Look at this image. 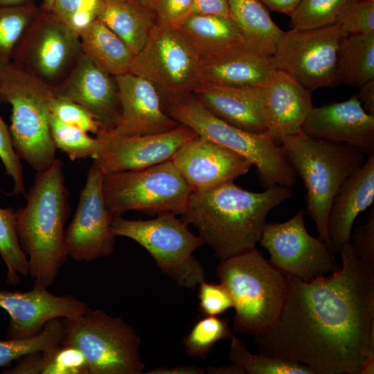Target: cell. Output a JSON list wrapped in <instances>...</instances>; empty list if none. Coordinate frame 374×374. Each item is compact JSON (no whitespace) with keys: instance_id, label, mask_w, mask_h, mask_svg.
Returning a JSON list of instances; mask_svg holds the SVG:
<instances>
[{"instance_id":"42","label":"cell","mask_w":374,"mask_h":374,"mask_svg":"<svg viewBox=\"0 0 374 374\" xmlns=\"http://www.w3.org/2000/svg\"><path fill=\"white\" fill-rule=\"evenodd\" d=\"M1 103V100H0ZM0 159L5 167L6 175L13 181L12 195H21L25 192L24 179L20 157L15 152L9 131L0 114Z\"/></svg>"},{"instance_id":"4","label":"cell","mask_w":374,"mask_h":374,"mask_svg":"<svg viewBox=\"0 0 374 374\" xmlns=\"http://www.w3.org/2000/svg\"><path fill=\"white\" fill-rule=\"evenodd\" d=\"M280 149L306 190V211L319 234L332 251L328 232L333 199L345 180L366 161L353 146L311 137L302 132L278 142Z\"/></svg>"},{"instance_id":"34","label":"cell","mask_w":374,"mask_h":374,"mask_svg":"<svg viewBox=\"0 0 374 374\" xmlns=\"http://www.w3.org/2000/svg\"><path fill=\"white\" fill-rule=\"evenodd\" d=\"M0 254L7 267V283L19 284V275L26 277L29 267L28 258L19 244L16 229V210L12 208H0Z\"/></svg>"},{"instance_id":"54","label":"cell","mask_w":374,"mask_h":374,"mask_svg":"<svg viewBox=\"0 0 374 374\" xmlns=\"http://www.w3.org/2000/svg\"><path fill=\"white\" fill-rule=\"evenodd\" d=\"M128 1H131L132 2L139 3L144 7H146L152 10L151 6H152V3L153 0H128Z\"/></svg>"},{"instance_id":"24","label":"cell","mask_w":374,"mask_h":374,"mask_svg":"<svg viewBox=\"0 0 374 374\" xmlns=\"http://www.w3.org/2000/svg\"><path fill=\"white\" fill-rule=\"evenodd\" d=\"M374 201V154L350 175L336 194L329 213L328 232L335 255L350 242L353 224L358 215Z\"/></svg>"},{"instance_id":"33","label":"cell","mask_w":374,"mask_h":374,"mask_svg":"<svg viewBox=\"0 0 374 374\" xmlns=\"http://www.w3.org/2000/svg\"><path fill=\"white\" fill-rule=\"evenodd\" d=\"M62 337L63 323L61 318H57L49 321L32 337L0 339V368L25 355L49 350L60 344Z\"/></svg>"},{"instance_id":"35","label":"cell","mask_w":374,"mask_h":374,"mask_svg":"<svg viewBox=\"0 0 374 374\" xmlns=\"http://www.w3.org/2000/svg\"><path fill=\"white\" fill-rule=\"evenodd\" d=\"M40 9L37 4L0 8V66L12 62L18 42Z\"/></svg>"},{"instance_id":"52","label":"cell","mask_w":374,"mask_h":374,"mask_svg":"<svg viewBox=\"0 0 374 374\" xmlns=\"http://www.w3.org/2000/svg\"><path fill=\"white\" fill-rule=\"evenodd\" d=\"M37 0H0V8L37 4Z\"/></svg>"},{"instance_id":"18","label":"cell","mask_w":374,"mask_h":374,"mask_svg":"<svg viewBox=\"0 0 374 374\" xmlns=\"http://www.w3.org/2000/svg\"><path fill=\"white\" fill-rule=\"evenodd\" d=\"M0 308L10 316L7 338H26L39 333L49 321L83 313L87 303L74 296H57L35 285L27 292L0 290Z\"/></svg>"},{"instance_id":"30","label":"cell","mask_w":374,"mask_h":374,"mask_svg":"<svg viewBox=\"0 0 374 374\" xmlns=\"http://www.w3.org/2000/svg\"><path fill=\"white\" fill-rule=\"evenodd\" d=\"M338 83L358 87L374 80V32L346 35L337 62Z\"/></svg>"},{"instance_id":"14","label":"cell","mask_w":374,"mask_h":374,"mask_svg":"<svg viewBox=\"0 0 374 374\" xmlns=\"http://www.w3.org/2000/svg\"><path fill=\"white\" fill-rule=\"evenodd\" d=\"M269 262L283 274L310 280L340 269L326 243L306 229L304 211L282 223H267L259 242Z\"/></svg>"},{"instance_id":"25","label":"cell","mask_w":374,"mask_h":374,"mask_svg":"<svg viewBox=\"0 0 374 374\" xmlns=\"http://www.w3.org/2000/svg\"><path fill=\"white\" fill-rule=\"evenodd\" d=\"M260 88L220 86L201 82L193 96L222 121L246 132L264 134L266 126Z\"/></svg>"},{"instance_id":"3","label":"cell","mask_w":374,"mask_h":374,"mask_svg":"<svg viewBox=\"0 0 374 374\" xmlns=\"http://www.w3.org/2000/svg\"><path fill=\"white\" fill-rule=\"evenodd\" d=\"M62 163L55 159L37 172L26 195V204L16 210V229L28 256V275L34 284L48 288L55 282L68 257L64 226L70 207Z\"/></svg>"},{"instance_id":"21","label":"cell","mask_w":374,"mask_h":374,"mask_svg":"<svg viewBox=\"0 0 374 374\" xmlns=\"http://www.w3.org/2000/svg\"><path fill=\"white\" fill-rule=\"evenodd\" d=\"M265 134L276 141L301 132L313 107L312 91L287 72L276 69L260 88Z\"/></svg>"},{"instance_id":"16","label":"cell","mask_w":374,"mask_h":374,"mask_svg":"<svg viewBox=\"0 0 374 374\" xmlns=\"http://www.w3.org/2000/svg\"><path fill=\"white\" fill-rule=\"evenodd\" d=\"M197 135L182 124L169 132L142 136H113L100 131L96 136L100 141V149L93 163L103 175L145 168L171 160Z\"/></svg>"},{"instance_id":"15","label":"cell","mask_w":374,"mask_h":374,"mask_svg":"<svg viewBox=\"0 0 374 374\" xmlns=\"http://www.w3.org/2000/svg\"><path fill=\"white\" fill-rule=\"evenodd\" d=\"M103 175L93 163L87 175L73 217L64 231L68 257L90 262L109 256L114 249L115 234L102 190Z\"/></svg>"},{"instance_id":"8","label":"cell","mask_w":374,"mask_h":374,"mask_svg":"<svg viewBox=\"0 0 374 374\" xmlns=\"http://www.w3.org/2000/svg\"><path fill=\"white\" fill-rule=\"evenodd\" d=\"M62 321L61 344L83 355L89 374L143 373L140 337L121 318L88 308L78 316L62 318Z\"/></svg>"},{"instance_id":"29","label":"cell","mask_w":374,"mask_h":374,"mask_svg":"<svg viewBox=\"0 0 374 374\" xmlns=\"http://www.w3.org/2000/svg\"><path fill=\"white\" fill-rule=\"evenodd\" d=\"M229 16L244 43L261 53L272 55L283 30L271 19L259 0H228Z\"/></svg>"},{"instance_id":"10","label":"cell","mask_w":374,"mask_h":374,"mask_svg":"<svg viewBox=\"0 0 374 374\" xmlns=\"http://www.w3.org/2000/svg\"><path fill=\"white\" fill-rule=\"evenodd\" d=\"M102 190L112 216L130 211L182 215L192 193L171 160L145 168L103 175Z\"/></svg>"},{"instance_id":"48","label":"cell","mask_w":374,"mask_h":374,"mask_svg":"<svg viewBox=\"0 0 374 374\" xmlns=\"http://www.w3.org/2000/svg\"><path fill=\"white\" fill-rule=\"evenodd\" d=\"M274 12L290 16L301 0H259Z\"/></svg>"},{"instance_id":"32","label":"cell","mask_w":374,"mask_h":374,"mask_svg":"<svg viewBox=\"0 0 374 374\" xmlns=\"http://www.w3.org/2000/svg\"><path fill=\"white\" fill-rule=\"evenodd\" d=\"M229 359L244 374H315L310 368L263 353L250 352L235 335L231 339Z\"/></svg>"},{"instance_id":"9","label":"cell","mask_w":374,"mask_h":374,"mask_svg":"<svg viewBox=\"0 0 374 374\" xmlns=\"http://www.w3.org/2000/svg\"><path fill=\"white\" fill-rule=\"evenodd\" d=\"M176 215L162 213L146 220L113 215L111 225L116 236L129 238L143 247L161 271L178 285L195 289L205 280V271L193 252L204 244Z\"/></svg>"},{"instance_id":"11","label":"cell","mask_w":374,"mask_h":374,"mask_svg":"<svg viewBox=\"0 0 374 374\" xmlns=\"http://www.w3.org/2000/svg\"><path fill=\"white\" fill-rule=\"evenodd\" d=\"M200 67V57L180 32L157 21L130 73L153 84L164 109L193 95L202 82Z\"/></svg>"},{"instance_id":"19","label":"cell","mask_w":374,"mask_h":374,"mask_svg":"<svg viewBox=\"0 0 374 374\" xmlns=\"http://www.w3.org/2000/svg\"><path fill=\"white\" fill-rule=\"evenodd\" d=\"M121 106L115 127L100 130L113 136H132L171 131L179 123L163 109L157 89L148 80L132 73L114 76Z\"/></svg>"},{"instance_id":"39","label":"cell","mask_w":374,"mask_h":374,"mask_svg":"<svg viewBox=\"0 0 374 374\" xmlns=\"http://www.w3.org/2000/svg\"><path fill=\"white\" fill-rule=\"evenodd\" d=\"M106 0H54L50 12L78 35L98 19Z\"/></svg>"},{"instance_id":"53","label":"cell","mask_w":374,"mask_h":374,"mask_svg":"<svg viewBox=\"0 0 374 374\" xmlns=\"http://www.w3.org/2000/svg\"><path fill=\"white\" fill-rule=\"evenodd\" d=\"M54 0H42L41 5L39 6L42 9L50 11Z\"/></svg>"},{"instance_id":"1","label":"cell","mask_w":374,"mask_h":374,"mask_svg":"<svg viewBox=\"0 0 374 374\" xmlns=\"http://www.w3.org/2000/svg\"><path fill=\"white\" fill-rule=\"evenodd\" d=\"M337 271L310 280L286 275L277 319L256 337L259 353L299 363L315 374H358L374 352V266L350 242Z\"/></svg>"},{"instance_id":"45","label":"cell","mask_w":374,"mask_h":374,"mask_svg":"<svg viewBox=\"0 0 374 374\" xmlns=\"http://www.w3.org/2000/svg\"><path fill=\"white\" fill-rule=\"evenodd\" d=\"M350 244L357 258L374 266V207L369 211L367 222L351 231Z\"/></svg>"},{"instance_id":"28","label":"cell","mask_w":374,"mask_h":374,"mask_svg":"<svg viewBox=\"0 0 374 374\" xmlns=\"http://www.w3.org/2000/svg\"><path fill=\"white\" fill-rule=\"evenodd\" d=\"M80 39L82 54L104 71L113 76L130 72L134 55L98 19L80 35Z\"/></svg>"},{"instance_id":"31","label":"cell","mask_w":374,"mask_h":374,"mask_svg":"<svg viewBox=\"0 0 374 374\" xmlns=\"http://www.w3.org/2000/svg\"><path fill=\"white\" fill-rule=\"evenodd\" d=\"M15 374H89L83 355L76 348L59 344L46 351L25 355L12 367Z\"/></svg>"},{"instance_id":"20","label":"cell","mask_w":374,"mask_h":374,"mask_svg":"<svg viewBox=\"0 0 374 374\" xmlns=\"http://www.w3.org/2000/svg\"><path fill=\"white\" fill-rule=\"evenodd\" d=\"M301 132L313 137L374 154V116L367 113L357 96L312 107Z\"/></svg>"},{"instance_id":"37","label":"cell","mask_w":374,"mask_h":374,"mask_svg":"<svg viewBox=\"0 0 374 374\" xmlns=\"http://www.w3.org/2000/svg\"><path fill=\"white\" fill-rule=\"evenodd\" d=\"M233 335L228 319L217 316H204L193 325L183 344L188 356L204 360L216 343L230 339Z\"/></svg>"},{"instance_id":"17","label":"cell","mask_w":374,"mask_h":374,"mask_svg":"<svg viewBox=\"0 0 374 374\" xmlns=\"http://www.w3.org/2000/svg\"><path fill=\"white\" fill-rule=\"evenodd\" d=\"M171 161L192 192H204L247 174L252 164L243 157L197 135Z\"/></svg>"},{"instance_id":"49","label":"cell","mask_w":374,"mask_h":374,"mask_svg":"<svg viewBox=\"0 0 374 374\" xmlns=\"http://www.w3.org/2000/svg\"><path fill=\"white\" fill-rule=\"evenodd\" d=\"M204 368L196 366H180L173 368L160 367L152 369L147 374H203Z\"/></svg>"},{"instance_id":"2","label":"cell","mask_w":374,"mask_h":374,"mask_svg":"<svg viewBox=\"0 0 374 374\" xmlns=\"http://www.w3.org/2000/svg\"><path fill=\"white\" fill-rule=\"evenodd\" d=\"M291 196V188L285 186L256 193L232 181L192 192L182 220L197 230L204 244L222 260L256 248L269 212Z\"/></svg>"},{"instance_id":"44","label":"cell","mask_w":374,"mask_h":374,"mask_svg":"<svg viewBox=\"0 0 374 374\" xmlns=\"http://www.w3.org/2000/svg\"><path fill=\"white\" fill-rule=\"evenodd\" d=\"M193 0H153L152 10L157 21L177 28L193 13Z\"/></svg>"},{"instance_id":"38","label":"cell","mask_w":374,"mask_h":374,"mask_svg":"<svg viewBox=\"0 0 374 374\" xmlns=\"http://www.w3.org/2000/svg\"><path fill=\"white\" fill-rule=\"evenodd\" d=\"M350 0H301L290 17V28L311 30L334 25Z\"/></svg>"},{"instance_id":"23","label":"cell","mask_w":374,"mask_h":374,"mask_svg":"<svg viewBox=\"0 0 374 374\" xmlns=\"http://www.w3.org/2000/svg\"><path fill=\"white\" fill-rule=\"evenodd\" d=\"M276 70L271 55L242 44L201 59L200 78L215 85L260 88Z\"/></svg>"},{"instance_id":"43","label":"cell","mask_w":374,"mask_h":374,"mask_svg":"<svg viewBox=\"0 0 374 374\" xmlns=\"http://www.w3.org/2000/svg\"><path fill=\"white\" fill-rule=\"evenodd\" d=\"M198 288L199 306L203 316H217L233 308L232 296L222 283L203 280Z\"/></svg>"},{"instance_id":"12","label":"cell","mask_w":374,"mask_h":374,"mask_svg":"<svg viewBox=\"0 0 374 374\" xmlns=\"http://www.w3.org/2000/svg\"><path fill=\"white\" fill-rule=\"evenodd\" d=\"M82 55L80 37L41 8L18 42L12 62L53 89L69 75Z\"/></svg>"},{"instance_id":"36","label":"cell","mask_w":374,"mask_h":374,"mask_svg":"<svg viewBox=\"0 0 374 374\" xmlns=\"http://www.w3.org/2000/svg\"><path fill=\"white\" fill-rule=\"evenodd\" d=\"M50 131L56 149L64 152L72 160L96 158L100 149V141L96 136L73 125L60 121L51 113Z\"/></svg>"},{"instance_id":"51","label":"cell","mask_w":374,"mask_h":374,"mask_svg":"<svg viewBox=\"0 0 374 374\" xmlns=\"http://www.w3.org/2000/svg\"><path fill=\"white\" fill-rule=\"evenodd\" d=\"M374 373V352L368 354L366 359L359 370L358 374H373Z\"/></svg>"},{"instance_id":"46","label":"cell","mask_w":374,"mask_h":374,"mask_svg":"<svg viewBox=\"0 0 374 374\" xmlns=\"http://www.w3.org/2000/svg\"><path fill=\"white\" fill-rule=\"evenodd\" d=\"M193 12L230 17L228 0H193Z\"/></svg>"},{"instance_id":"22","label":"cell","mask_w":374,"mask_h":374,"mask_svg":"<svg viewBox=\"0 0 374 374\" xmlns=\"http://www.w3.org/2000/svg\"><path fill=\"white\" fill-rule=\"evenodd\" d=\"M53 90L85 108L101 130H110L116 125L121 106L115 78L84 55L65 80Z\"/></svg>"},{"instance_id":"7","label":"cell","mask_w":374,"mask_h":374,"mask_svg":"<svg viewBox=\"0 0 374 374\" xmlns=\"http://www.w3.org/2000/svg\"><path fill=\"white\" fill-rule=\"evenodd\" d=\"M179 124L193 130L197 135L220 144L255 166L261 184L266 188L281 186L292 188L296 174L279 144L265 133L244 131L218 118L193 95L164 108Z\"/></svg>"},{"instance_id":"47","label":"cell","mask_w":374,"mask_h":374,"mask_svg":"<svg viewBox=\"0 0 374 374\" xmlns=\"http://www.w3.org/2000/svg\"><path fill=\"white\" fill-rule=\"evenodd\" d=\"M357 95L364 110L374 116V80H370L359 87Z\"/></svg>"},{"instance_id":"41","label":"cell","mask_w":374,"mask_h":374,"mask_svg":"<svg viewBox=\"0 0 374 374\" xmlns=\"http://www.w3.org/2000/svg\"><path fill=\"white\" fill-rule=\"evenodd\" d=\"M51 113L60 121L87 132L96 135L101 130L100 124L85 108L64 96L55 93Z\"/></svg>"},{"instance_id":"40","label":"cell","mask_w":374,"mask_h":374,"mask_svg":"<svg viewBox=\"0 0 374 374\" xmlns=\"http://www.w3.org/2000/svg\"><path fill=\"white\" fill-rule=\"evenodd\" d=\"M335 24L347 35L374 32V0H350Z\"/></svg>"},{"instance_id":"26","label":"cell","mask_w":374,"mask_h":374,"mask_svg":"<svg viewBox=\"0 0 374 374\" xmlns=\"http://www.w3.org/2000/svg\"><path fill=\"white\" fill-rule=\"evenodd\" d=\"M177 29L201 59L245 44L230 17L193 12Z\"/></svg>"},{"instance_id":"27","label":"cell","mask_w":374,"mask_h":374,"mask_svg":"<svg viewBox=\"0 0 374 374\" xmlns=\"http://www.w3.org/2000/svg\"><path fill=\"white\" fill-rule=\"evenodd\" d=\"M98 19L118 36L136 55L157 23L154 12L128 0H106Z\"/></svg>"},{"instance_id":"5","label":"cell","mask_w":374,"mask_h":374,"mask_svg":"<svg viewBox=\"0 0 374 374\" xmlns=\"http://www.w3.org/2000/svg\"><path fill=\"white\" fill-rule=\"evenodd\" d=\"M217 275L229 291L236 333L256 336L278 317L287 292V277L256 248L220 261Z\"/></svg>"},{"instance_id":"50","label":"cell","mask_w":374,"mask_h":374,"mask_svg":"<svg viewBox=\"0 0 374 374\" xmlns=\"http://www.w3.org/2000/svg\"><path fill=\"white\" fill-rule=\"evenodd\" d=\"M206 371L210 374H244L242 370L233 363L229 366H209Z\"/></svg>"},{"instance_id":"6","label":"cell","mask_w":374,"mask_h":374,"mask_svg":"<svg viewBox=\"0 0 374 374\" xmlns=\"http://www.w3.org/2000/svg\"><path fill=\"white\" fill-rule=\"evenodd\" d=\"M52 88L12 62L0 66V100L12 107L9 131L17 155L37 172L55 160L49 125Z\"/></svg>"},{"instance_id":"13","label":"cell","mask_w":374,"mask_h":374,"mask_svg":"<svg viewBox=\"0 0 374 374\" xmlns=\"http://www.w3.org/2000/svg\"><path fill=\"white\" fill-rule=\"evenodd\" d=\"M346 35L337 24L283 30L271 55L275 68L287 72L311 91L334 87L339 84L338 51Z\"/></svg>"}]
</instances>
